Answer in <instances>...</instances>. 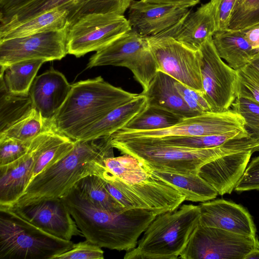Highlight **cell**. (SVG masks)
Wrapping results in <instances>:
<instances>
[{
    "label": "cell",
    "instance_id": "cell-1",
    "mask_svg": "<svg viewBox=\"0 0 259 259\" xmlns=\"http://www.w3.org/2000/svg\"><path fill=\"white\" fill-rule=\"evenodd\" d=\"M61 198L83 237L101 248L126 251L134 248L156 216L143 209L107 210L93 203L75 185Z\"/></svg>",
    "mask_w": 259,
    "mask_h": 259
},
{
    "label": "cell",
    "instance_id": "cell-2",
    "mask_svg": "<svg viewBox=\"0 0 259 259\" xmlns=\"http://www.w3.org/2000/svg\"><path fill=\"white\" fill-rule=\"evenodd\" d=\"M113 148L110 136L75 141L73 149L34 177L23 194L9 207L61 198L82 178L92 175L100 176L105 160L114 156Z\"/></svg>",
    "mask_w": 259,
    "mask_h": 259
},
{
    "label": "cell",
    "instance_id": "cell-3",
    "mask_svg": "<svg viewBox=\"0 0 259 259\" xmlns=\"http://www.w3.org/2000/svg\"><path fill=\"white\" fill-rule=\"evenodd\" d=\"M106 81L101 76L71 84L64 102L50 121L56 132L76 141L117 107L139 96Z\"/></svg>",
    "mask_w": 259,
    "mask_h": 259
},
{
    "label": "cell",
    "instance_id": "cell-4",
    "mask_svg": "<svg viewBox=\"0 0 259 259\" xmlns=\"http://www.w3.org/2000/svg\"><path fill=\"white\" fill-rule=\"evenodd\" d=\"M111 142L122 154L136 158L151 170L183 175L198 174L203 164L226 155L248 150L255 152L259 149V142L251 136L201 149L171 146L153 138H111Z\"/></svg>",
    "mask_w": 259,
    "mask_h": 259
},
{
    "label": "cell",
    "instance_id": "cell-5",
    "mask_svg": "<svg viewBox=\"0 0 259 259\" xmlns=\"http://www.w3.org/2000/svg\"><path fill=\"white\" fill-rule=\"evenodd\" d=\"M104 163L100 177L120 190L136 209L157 215L177 209L185 201L177 189L131 155L109 157Z\"/></svg>",
    "mask_w": 259,
    "mask_h": 259
},
{
    "label": "cell",
    "instance_id": "cell-6",
    "mask_svg": "<svg viewBox=\"0 0 259 259\" xmlns=\"http://www.w3.org/2000/svg\"><path fill=\"white\" fill-rule=\"evenodd\" d=\"M199 205L183 204L156 216L124 259H176L199 224Z\"/></svg>",
    "mask_w": 259,
    "mask_h": 259
},
{
    "label": "cell",
    "instance_id": "cell-7",
    "mask_svg": "<svg viewBox=\"0 0 259 259\" xmlns=\"http://www.w3.org/2000/svg\"><path fill=\"white\" fill-rule=\"evenodd\" d=\"M74 244L0 206V259H55Z\"/></svg>",
    "mask_w": 259,
    "mask_h": 259
},
{
    "label": "cell",
    "instance_id": "cell-8",
    "mask_svg": "<svg viewBox=\"0 0 259 259\" xmlns=\"http://www.w3.org/2000/svg\"><path fill=\"white\" fill-rule=\"evenodd\" d=\"M106 65L129 69L143 91L148 88L158 71L147 37L132 29L97 51L90 58L87 68Z\"/></svg>",
    "mask_w": 259,
    "mask_h": 259
},
{
    "label": "cell",
    "instance_id": "cell-9",
    "mask_svg": "<svg viewBox=\"0 0 259 259\" xmlns=\"http://www.w3.org/2000/svg\"><path fill=\"white\" fill-rule=\"evenodd\" d=\"M131 30L123 15L114 13L87 15L69 27L66 40L67 54L80 57L97 52Z\"/></svg>",
    "mask_w": 259,
    "mask_h": 259
},
{
    "label": "cell",
    "instance_id": "cell-10",
    "mask_svg": "<svg viewBox=\"0 0 259 259\" xmlns=\"http://www.w3.org/2000/svg\"><path fill=\"white\" fill-rule=\"evenodd\" d=\"M203 88L202 96L211 112L230 109L236 97L237 71L219 55L212 40L207 38L198 50Z\"/></svg>",
    "mask_w": 259,
    "mask_h": 259
},
{
    "label": "cell",
    "instance_id": "cell-11",
    "mask_svg": "<svg viewBox=\"0 0 259 259\" xmlns=\"http://www.w3.org/2000/svg\"><path fill=\"white\" fill-rule=\"evenodd\" d=\"M259 248L258 238L200 224L179 258L183 259H244Z\"/></svg>",
    "mask_w": 259,
    "mask_h": 259
},
{
    "label": "cell",
    "instance_id": "cell-12",
    "mask_svg": "<svg viewBox=\"0 0 259 259\" xmlns=\"http://www.w3.org/2000/svg\"><path fill=\"white\" fill-rule=\"evenodd\" d=\"M245 121L231 109L222 112H208L185 118L179 123L162 130L126 131L120 130L110 136L112 139L161 138L220 134L235 130H244Z\"/></svg>",
    "mask_w": 259,
    "mask_h": 259
},
{
    "label": "cell",
    "instance_id": "cell-13",
    "mask_svg": "<svg viewBox=\"0 0 259 259\" xmlns=\"http://www.w3.org/2000/svg\"><path fill=\"white\" fill-rule=\"evenodd\" d=\"M151 51L161 71L202 95L198 52L165 36L146 37Z\"/></svg>",
    "mask_w": 259,
    "mask_h": 259
},
{
    "label": "cell",
    "instance_id": "cell-14",
    "mask_svg": "<svg viewBox=\"0 0 259 259\" xmlns=\"http://www.w3.org/2000/svg\"><path fill=\"white\" fill-rule=\"evenodd\" d=\"M68 28L0 40V66L31 59L60 60L67 54Z\"/></svg>",
    "mask_w": 259,
    "mask_h": 259
},
{
    "label": "cell",
    "instance_id": "cell-15",
    "mask_svg": "<svg viewBox=\"0 0 259 259\" xmlns=\"http://www.w3.org/2000/svg\"><path fill=\"white\" fill-rule=\"evenodd\" d=\"M4 207L58 238L70 241L73 236L83 237L61 198L45 199L21 206Z\"/></svg>",
    "mask_w": 259,
    "mask_h": 259
},
{
    "label": "cell",
    "instance_id": "cell-16",
    "mask_svg": "<svg viewBox=\"0 0 259 259\" xmlns=\"http://www.w3.org/2000/svg\"><path fill=\"white\" fill-rule=\"evenodd\" d=\"M127 20L132 29L144 37L159 35L189 13V8L134 1L128 8Z\"/></svg>",
    "mask_w": 259,
    "mask_h": 259
},
{
    "label": "cell",
    "instance_id": "cell-17",
    "mask_svg": "<svg viewBox=\"0 0 259 259\" xmlns=\"http://www.w3.org/2000/svg\"><path fill=\"white\" fill-rule=\"evenodd\" d=\"M117 0H35L0 20V28L11 27L28 20L56 7L66 10L71 24L87 15L107 13L114 7Z\"/></svg>",
    "mask_w": 259,
    "mask_h": 259
},
{
    "label": "cell",
    "instance_id": "cell-18",
    "mask_svg": "<svg viewBox=\"0 0 259 259\" xmlns=\"http://www.w3.org/2000/svg\"><path fill=\"white\" fill-rule=\"evenodd\" d=\"M199 206L200 225L245 236L257 237L252 217L242 205L219 199L201 202Z\"/></svg>",
    "mask_w": 259,
    "mask_h": 259
},
{
    "label": "cell",
    "instance_id": "cell-19",
    "mask_svg": "<svg viewBox=\"0 0 259 259\" xmlns=\"http://www.w3.org/2000/svg\"><path fill=\"white\" fill-rule=\"evenodd\" d=\"M254 152L243 151L220 157L201 166L198 175L211 186L218 195L230 194L242 177Z\"/></svg>",
    "mask_w": 259,
    "mask_h": 259
},
{
    "label": "cell",
    "instance_id": "cell-20",
    "mask_svg": "<svg viewBox=\"0 0 259 259\" xmlns=\"http://www.w3.org/2000/svg\"><path fill=\"white\" fill-rule=\"evenodd\" d=\"M71 88L65 75L51 68L34 79L29 91L33 107L49 122L66 100Z\"/></svg>",
    "mask_w": 259,
    "mask_h": 259
},
{
    "label": "cell",
    "instance_id": "cell-21",
    "mask_svg": "<svg viewBox=\"0 0 259 259\" xmlns=\"http://www.w3.org/2000/svg\"><path fill=\"white\" fill-rule=\"evenodd\" d=\"M38 152L34 137L23 156L10 165L0 166V206H11L23 194L31 181Z\"/></svg>",
    "mask_w": 259,
    "mask_h": 259
},
{
    "label": "cell",
    "instance_id": "cell-22",
    "mask_svg": "<svg viewBox=\"0 0 259 259\" xmlns=\"http://www.w3.org/2000/svg\"><path fill=\"white\" fill-rule=\"evenodd\" d=\"M216 31L213 10L210 2L189 13L177 24L158 36L170 37L188 48L197 51Z\"/></svg>",
    "mask_w": 259,
    "mask_h": 259
},
{
    "label": "cell",
    "instance_id": "cell-23",
    "mask_svg": "<svg viewBox=\"0 0 259 259\" xmlns=\"http://www.w3.org/2000/svg\"><path fill=\"white\" fill-rule=\"evenodd\" d=\"M175 81L170 75L158 71L148 88L140 94L146 97L147 105L162 108L183 118L201 114L187 106Z\"/></svg>",
    "mask_w": 259,
    "mask_h": 259
},
{
    "label": "cell",
    "instance_id": "cell-24",
    "mask_svg": "<svg viewBox=\"0 0 259 259\" xmlns=\"http://www.w3.org/2000/svg\"><path fill=\"white\" fill-rule=\"evenodd\" d=\"M212 40L220 57L236 71L249 64L259 52L258 49L252 47L239 30H217Z\"/></svg>",
    "mask_w": 259,
    "mask_h": 259
},
{
    "label": "cell",
    "instance_id": "cell-25",
    "mask_svg": "<svg viewBox=\"0 0 259 259\" xmlns=\"http://www.w3.org/2000/svg\"><path fill=\"white\" fill-rule=\"evenodd\" d=\"M147 105L146 97L139 96L109 112L88 129L78 140H89L110 136L125 126Z\"/></svg>",
    "mask_w": 259,
    "mask_h": 259
},
{
    "label": "cell",
    "instance_id": "cell-26",
    "mask_svg": "<svg viewBox=\"0 0 259 259\" xmlns=\"http://www.w3.org/2000/svg\"><path fill=\"white\" fill-rule=\"evenodd\" d=\"M67 11L56 7L16 25L0 28V40L69 29Z\"/></svg>",
    "mask_w": 259,
    "mask_h": 259
},
{
    "label": "cell",
    "instance_id": "cell-27",
    "mask_svg": "<svg viewBox=\"0 0 259 259\" xmlns=\"http://www.w3.org/2000/svg\"><path fill=\"white\" fill-rule=\"evenodd\" d=\"M151 170L155 176L185 196V200L203 202L214 199L218 195L217 191L198 174L183 175Z\"/></svg>",
    "mask_w": 259,
    "mask_h": 259
},
{
    "label": "cell",
    "instance_id": "cell-28",
    "mask_svg": "<svg viewBox=\"0 0 259 259\" xmlns=\"http://www.w3.org/2000/svg\"><path fill=\"white\" fill-rule=\"evenodd\" d=\"M46 62L41 59L26 60L1 67L0 79L11 93L28 95L39 69Z\"/></svg>",
    "mask_w": 259,
    "mask_h": 259
},
{
    "label": "cell",
    "instance_id": "cell-29",
    "mask_svg": "<svg viewBox=\"0 0 259 259\" xmlns=\"http://www.w3.org/2000/svg\"><path fill=\"white\" fill-rule=\"evenodd\" d=\"M183 119L162 108L147 105L140 113L120 130L126 131L162 130L172 126L182 121Z\"/></svg>",
    "mask_w": 259,
    "mask_h": 259
},
{
    "label": "cell",
    "instance_id": "cell-30",
    "mask_svg": "<svg viewBox=\"0 0 259 259\" xmlns=\"http://www.w3.org/2000/svg\"><path fill=\"white\" fill-rule=\"evenodd\" d=\"M250 136L251 135L246 129H244L235 130L215 135L167 137L153 139H156L165 144L171 146L201 149L219 147L231 140Z\"/></svg>",
    "mask_w": 259,
    "mask_h": 259
},
{
    "label": "cell",
    "instance_id": "cell-31",
    "mask_svg": "<svg viewBox=\"0 0 259 259\" xmlns=\"http://www.w3.org/2000/svg\"><path fill=\"white\" fill-rule=\"evenodd\" d=\"M33 105L30 95L11 93L0 79V133L26 115Z\"/></svg>",
    "mask_w": 259,
    "mask_h": 259
},
{
    "label": "cell",
    "instance_id": "cell-32",
    "mask_svg": "<svg viewBox=\"0 0 259 259\" xmlns=\"http://www.w3.org/2000/svg\"><path fill=\"white\" fill-rule=\"evenodd\" d=\"M90 201L110 211L120 212L125 209L110 194L105 186L104 180L96 175L88 176L75 185Z\"/></svg>",
    "mask_w": 259,
    "mask_h": 259
},
{
    "label": "cell",
    "instance_id": "cell-33",
    "mask_svg": "<svg viewBox=\"0 0 259 259\" xmlns=\"http://www.w3.org/2000/svg\"><path fill=\"white\" fill-rule=\"evenodd\" d=\"M50 127L49 122L45 120L40 112L33 107L23 117L0 133V137L31 141L38 134Z\"/></svg>",
    "mask_w": 259,
    "mask_h": 259
},
{
    "label": "cell",
    "instance_id": "cell-34",
    "mask_svg": "<svg viewBox=\"0 0 259 259\" xmlns=\"http://www.w3.org/2000/svg\"><path fill=\"white\" fill-rule=\"evenodd\" d=\"M259 24V0H236L229 29L245 30Z\"/></svg>",
    "mask_w": 259,
    "mask_h": 259
},
{
    "label": "cell",
    "instance_id": "cell-35",
    "mask_svg": "<svg viewBox=\"0 0 259 259\" xmlns=\"http://www.w3.org/2000/svg\"><path fill=\"white\" fill-rule=\"evenodd\" d=\"M237 72L236 97L247 98L259 104V70L248 64Z\"/></svg>",
    "mask_w": 259,
    "mask_h": 259
},
{
    "label": "cell",
    "instance_id": "cell-36",
    "mask_svg": "<svg viewBox=\"0 0 259 259\" xmlns=\"http://www.w3.org/2000/svg\"><path fill=\"white\" fill-rule=\"evenodd\" d=\"M231 109L244 119L245 128L253 137L259 140V104L241 97H236Z\"/></svg>",
    "mask_w": 259,
    "mask_h": 259
},
{
    "label": "cell",
    "instance_id": "cell-37",
    "mask_svg": "<svg viewBox=\"0 0 259 259\" xmlns=\"http://www.w3.org/2000/svg\"><path fill=\"white\" fill-rule=\"evenodd\" d=\"M31 141H22L0 137V166L10 165L23 156L29 150Z\"/></svg>",
    "mask_w": 259,
    "mask_h": 259
},
{
    "label": "cell",
    "instance_id": "cell-38",
    "mask_svg": "<svg viewBox=\"0 0 259 259\" xmlns=\"http://www.w3.org/2000/svg\"><path fill=\"white\" fill-rule=\"evenodd\" d=\"M104 251L100 246L85 240L74 244L69 250L55 259H103Z\"/></svg>",
    "mask_w": 259,
    "mask_h": 259
},
{
    "label": "cell",
    "instance_id": "cell-39",
    "mask_svg": "<svg viewBox=\"0 0 259 259\" xmlns=\"http://www.w3.org/2000/svg\"><path fill=\"white\" fill-rule=\"evenodd\" d=\"M234 190L238 193L259 190V156L253 158L248 163Z\"/></svg>",
    "mask_w": 259,
    "mask_h": 259
},
{
    "label": "cell",
    "instance_id": "cell-40",
    "mask_svg": "<svg viewBox=\"0 0 259 259\" xmlns=\"http://www.w3.org/2000/svg\"><path fill=\"white\" fill-rule=\"evenodd\" d=\"M236 0H210L216 31L228 29L232 11Z\"/></svg>",
    "mask_w": 259,
    "mask_h": 259
},
{
    "label": "cell",
    "instance_id": "cell-41",
    "mask_svg": "<svg viewBox=\"0 0 259 259\" xmlns=\"http://www.w3.org/2000/svg\"><path fill=\"white\" fill-rule=\"evenodd\" d=\"M35 0H0V20Z\"/></svg>",
    "mask_w": 259,
    "mask_h": 259
},
{
    "label": "cell",
    "instance_id": "cell-42",
    "mask_svg": "<svg viewBox=\"0 0 259 259\" xmlns=\"http://www.w3.org/2000/svg\"><path fill=\"white\" fill-rule=\"evenodd\" d=\"M104 182L108 191L125 209H136L133 203L120 190L105 180Z\"/></svg>",
    "mask_w": 259,
    "mask_h": 259
},
{
    "label": "cell",
    "instance_id": "cell-43",
    "mask_svg": "<svg viewBox=\"0 0 259 259\" xmlns=\"http://www.w3.org/2000/svg\"><path fill=\"white\" fill-rule=\"evenodd\" d=\"M146 3L174 5L180 7L189 8L198 4L200 0H142Z\"/></svg>",
    "mask_w": 259,
    "mask_h": 259
},
{
    "label": "cell",
    "instance_id": "cell-44",
    "mask_svg": "<svg viewBox=\"0 0 259 259\" xmlns=\"http://www.w3.org/2000/svg\"><path fill=\"white\" fill-rule=\"evenodd\" d=\"M241 31L245 38L253 49H259V27Z\"/></svg>",
    "mask_w": 259,
    "mask_h": 259
},
{
    "label": "cell",
    "instance_id": "cell-45",
    "mask_svg": "<svg viewBox=\"0 0 259 259\" xmlns=\"http://www.w3.org/2000/svg\"><path fill=\"white\" fill-rule=\"evenodd\" d=\"M244 259H259V248L254 249L249 252Z\"/></svg>",
    "mask_w": 259,
    "mask_h": 259
},
{
    "label": "cell",
    "instance_id": "cell-46",
    "mask_svg": "<svg viewBox=\"0 0 259 259\" xmlns=\"http://www.w3.org/2000/svg\"><path fill=\"white\" fill-rule=\"evenodd\" d=\"M249 64L259 70V52L257 53Z\"/></svg>",
    "mask_w": 259,
    "mask_h": 259
},
{
    "label": "cell",
    "instance_id": "cell-47",
    "mask_svg": "<svg viewBox=\"0 0 259 259\" xmlns=\"http://www.w3.org/2000/svg\"><path fill=\"white\" fill-rule=\"evenodd\" d=\"M254 27H259V24H258V25H256V26H254V27H252V28H254Z\"/></svg>",
    "mask_w": 259,
    "mask_h": 259
}]
</instances>
